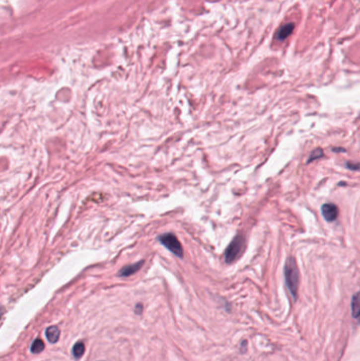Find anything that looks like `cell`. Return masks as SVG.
<instances>
[{
	"mask_svg": "<svg viewBox=\"0 0 360 361\" xmlns=\"http://www.w3.org/2000/svg\"><path fill=\"white\" fill-rule=\"evenodd\" d=\"M295 30V24L292 22H288L287 24H284V26H282L278 31H277V34H276V40L278 41H282L284 39H287L292 32H294Z\"/></svg>",
	"mask_w": 360,
	"mask_h": 361,
	"instance_id": "5",
	"label": "cell"
},
{
	"mask_svg": "<svg viewBox=\"0 0 360 361\" xmlns=\"http://www.w3.org/2000/svg\"><path fill=\"white\" fill-rule=\"evenodd\" d=\"M45 349V343L44 341L37 338L34 342H33L32 347H31V352L33 353V354H39L40 352H43Z\"/></svg>",
	"mask_w": 360,
	"mask_h": 361,
	"instance_id": "10",
	"label": "cell"
},
{
	"mask_svg": "<svg viewBox=\"0 0 360 361\" xmlns=\"http://www.w3.org/2000/svg\"><path fill=\"white\" fill-rule=\"evenodd\" d=\"M158 241H160L167 249L170 250L173 255L179 258L183 257L184 254L183 247L178 238L175 237L173 233H164L162 236L158 237Z\"/></svg>",
	"mask_w": 360,
	"mask_h": 361,
	"instance_id": "3",
	"label": "cell"
},
{
	"mask_svg": "<svg viewBox=\"0 0 360 361\" xmlns=\"http://www.w3.org/2000/svg\"><path fill=\"white\" fill-rule=\"evenodd\" d=\"M335 151H345V149H333Z\"/></svg>",
	"mask_w": 360,
	"mask_h": 361,
	"instance_id": "14",
	"label": "cell"
},
{
	"mask_svg": "<svg viewBox=\"0 0 360 361\" xmlns=\"http://www.w3.org/2000/svg\"><path fill=\"white\" fill-rule=\"evenodd\" d=\"M245 248V238L242 234L234 237L225 250V262L232 263L238 260Z\"/></svg>",
	"mask_w": 360,
	"mask_h": 361,
	"instance_id": "2",
	"label": "cell"
},
{
	"mask_svg": "<svg viewBox=\"0 0 360 361\" xmlns=\"http://www.w3.org/2000/svg\"><path fill=\"white\" fill-rule=\"evenodd\" d=\"M46 336H47V339L49 340V342L56 343L58 341V339H60L61 330L58 329V327L55 326V325L49 326L48 329L46 330Z\"/></svg>",
	"mask_w": 360,
	"mask_h": 361,
	"instance_id": "7",
	"label": "cell"
},
{
	"mask_svg": "<svg viewBox=\"0 0 360 361\" xmlns=\"http://www.w3.org/2000/svg\"><path fill=\"white\" fill-rule=\"evenodd\" d=\"M347 167L350 168V169H352V170H358V169H360V163H350V162H348Z\"/></svg>",
	"mask_w": 360,
	"mask_h": 361,
	"instance_id": "12",
	"label": "cell"
},
{
	"mask_svg": "<svg viewBox=\"0 0 360 361\" xmlns=\"http://www.w3.org/2000/svg\"><path fill=\"white\" fill-rule=\"evenodd\" d=\"M357 319H358V322H359V323H360V315H359V316H358V317H357Z\"/></svg>",
	"mask_w": 360,
	"mask_h": 361,
	"instance_id": "15",
	"label": "cell"
},
{
	"mask_svg": "<svg viewBox=\"0 0 360 361\" xmlns=\"http://www.w3.org/2000/svg\"><path fill=\"white\" fill-rule=\"evenodd\" d=\"M284 277H286V283L290 295L294 299H297L300 282V273L294 257L290 256L288 258L286 265H284Z\"/></svg>",
	"mask_w": 360,
	"mask_h": 361,
	"instance_id": "1",
	"label": "cell"
},
{
	"mask_svg": "<svg viewBox=\"0 0 360 361\" xmlns=\"http://www.w3.org/2000/svg\"><path fill=\"white\" fill-rule=\"evenodd\" d=\"M352 315L354 318L360 315V292L355 293L352 299Z\"/></svg>",
	"mask_w": 360,
	"mask_h": 361,
	"instance_id": "8",
	"label": "cell"
},
{
	"mask_svg": "<svg viewBox=\"0 0 360 361\" xmlns=\"http://www.w3.org/2000/svg\"><path fill=\"white\" fill-rule=\"evenodd\" d=\"M322 156H323V151H322V149H320V148L315 149L313 151V152L311 154H309V157L307 159V164L313 162V161H315V159H317V158H320Z\"/></svg>",
	"mask_w": 360,
	"mask_h": 361,
	"instance_id": "11",
	"label": "cell"
},
{
	"mask_svg": "<svg viewBox=\"0 0 360 361\" xmlns=\"http://www.w3.org/2000/svg\"><path fill=\"white\" fill-rule=\"evenodd\" d=\"M135 310H136V313H137V314L141 315V314H142V312H143V305H142L141 303L137 304V306H136Z\"/></svg>",
	"mask_w": 360,
	"mask_h": 361,
	"instance_id": "13",
	"label": "cell"
},
{
	"mask_svg": "<svg viewBox=\"0 0 360 361\" xmlns=\"http://www.w3.org/2000/svg\"><path fill=\"white\" fill-rule=\"evenodd\" d=\"M143 264H144V261H143V260H142V261H140L138 263L130 264V265L125 266V267H123L122 270L120 271L119 276L120 277H129V276H131L133 274H136L137 272H139L141 270V267L143 266Z\"/></svg>",
	"mask_w": 360,
	"mask_h": 361,
	"instance_id": "6",
	"label": "cell"
},
{
	"mask_svg": "<svg viewBox=\"0 0 360 361\" xmlns=\"http://www.w3.org/2000/svg\"><path fill=\"white\" fill-rule=\"evenodd\" d=\"M321 213L324 219L328 222H334L338 217L339 209L333 203H325L321 207Z\"/></svg>",
	"mask_w": 360,
	"mask_h": 361,
	"instance_id": "4",
	"label": "cell"
},
{
	"mask_svg": "<svg viewBox=\"0 0 360 361\" xmlns=\"http://www.w3.org/2000/svg\"><path fill=\"white\" fill-rule=\"evenodd\" d=\"M72 352H73V356H74V358H76V359L80 358V357L82 356L83 353H85V344H83L81 341L77 342V343L75 344V346L73 347Z\"/></svg>",
	"mask_w": 360,
	"mask_h": 361,
	"instance_id": "9",
	"label": "cell"
}]
</instances>
